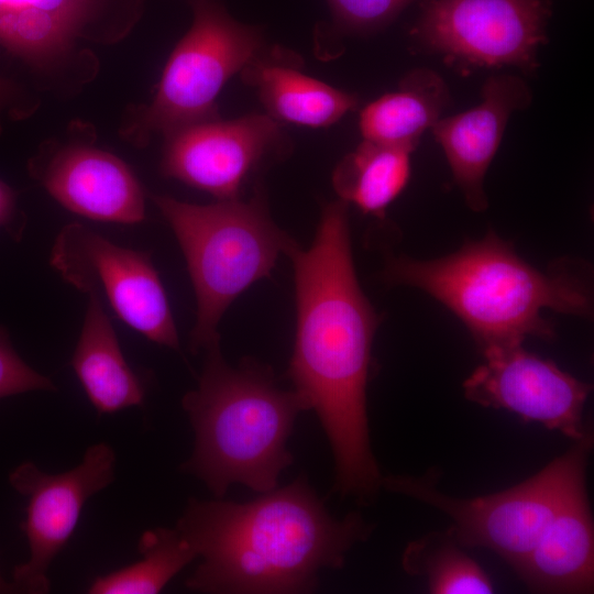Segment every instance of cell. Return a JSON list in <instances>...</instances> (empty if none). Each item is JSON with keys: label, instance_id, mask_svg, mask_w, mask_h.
Returning a JSON list of instances; mask_svg holds the SVG:
<instances>
[{"label": "cell", "instance_id": "6da1fadb", "mask_svg": "<svg viewBox=\"0 0 594 594\" xmlns=\"http://www.w3.org/2000/svg\"><path fill=\"white\" fill-rule=\"evenodd\" d=\"M349 205L324 206L306 250L289 252L295 271L297 324L288 375L316 410L336 462V491L369 502L382 485L371 450L366 385L378 316L354 270Z\"/></svg>", "mask_w": 594, "mask_h": 594}, {"label": "cell", "instance_id": "7a4b0ae2", "mask_svg": "<svg viewBox=\"0 0 594 594\" xmlns=\"http://www.w3.org/2000/svg\"><path fill=\"white\" fill-rule=\"evenodd\" d=\"M176 528L202 559L186 581L202 593L309 592L371 530L332 517L302 477L248 503L191 499Z\"/></svg>", "mask_w": 594, "mask_h": 594}, {"label": "cell", "instance_id": "3957f363", "mask_svg": "<svg viewBox=\"0 0 594 594\" xmlns=\"http://www.w3.org/2000/svg\"><path fill=\"white\" fill-rule=\"evenodd\" d=\"M384 278L424 290L450 309L483 350L520 344L529 337L554 339L543 309L590 318L593 289L588 265L562 260L542 272L520 258L493 230L447 256L387 262Z\"/></svg>", "mask_w": 594, "mask_h": 594}, {"label": "cell", "instance_id": "277c9868", "mask_svg": "<svg viewBox=\"0 0 594 594\" xmlns=\"http://www.w3.org/2000/svg\"><path fill=\"white\" fill-rule=\"evenodd\" d=\"M205 350L198 387L182 400L195 431L194 452L183 469L217 498L235 483L270 492L293 461L286 442L308 407L295 389L279 388L268 369L253 361L229 365L219 341Z\"/></svg>", "mask_w": 594, "mask_h": 594}, {"label": "cell", "instance_id": "5b68a950", "mask_svg": "<svg viewBox=\"0 0 594 594\" xmlns=\"http://www.w3.org/2000/svg\"><path fill=\"white\" fill-rule=\"evenodd\" d=\"M186 260L197 301L190 349L219 341L218 324L230 304L270 276L278 256L296 243L271 219L262 190L249 201L195 205L151 195Z\"/></svg>", "mask_w": 594, "mask_h": 594}, {"label": "cell", "instance_id": "8992f818", "mask_svg": "<svg viewBox=\"0 0 594 594\" xmlns=\"http://www.w3.org/2000/svg\"><path fill=\"white\" fill-rule=\"evenodd\" d=\"M592 447L590 430L563 455L526 481L474 498L440 492L433 473L386 476L382 485L441 510L452 519L450 530L460 546L487 548L514 569L535 547L566 497L585 484Z\"/></svg>", "mask_w": 594, "mask_h": 594}, {"label": "cell", "instance_id": "52a82bcc", "mask_svg": "<svg viewBox=\"0 0 594 594\" xmlns=\"http://www.w3.org/2000/svg\"><path fill=\"white\" fill-rule=\"evenodd\" d=\"M193 23L175 46L152 102L136 111L123 135L145 145L188 125L217 119L216 100L227 81L270 46L262 26L235 20L220 0H189Z\"/></svg>", "mask_w": 594, "mask_h": 594}, {"label": "cell", "instance_id": "ba28073f", "mask_svg": "<svg viewBox=\"0 0 594 594\" xmlns=\"http://www.w3.org/2000/svg\"><path fill=\"white\" fill-rule=\"evenodd\" d=\"M551 15V0H425L410 35L450 66L528 75L540 66Z\"/></svg>", "mask_w": 594, "mask_h": 594}, {"label": "cell", "instance_id": "9c48e42d", "mask_svg": "<svg viewBox=\"0 0 594 594\" xmlns=\"http://www.w3.org/2000/svg\"><path fill=\"white\" fill-rule=\"evenodd\" d=\"M50 265L77 290L103 298L117 318L150 341L179 349L167 296L148 252L118 245L70 222L55 238Z\"/></svg>", "mask_w": 594, "mask_h": 594}, {"label": "cell", "instance_id": "30bf717a", "mask_svg": "<svg viewBox=\"0 0 594 594\" xmlns=\"http://www.w3.org/2000/svg\"><path fill=\"white\" fill-rule=\"evenodd\" d=\"M114 465L112 448L98 442L67 472L47 474L31 461L11 471L10 485L28 498L21 529L30 549L29 560L12 572L15 593L50 592L47 571L52 561L73 535L87 499L113 482Z\"/></svg>", "mask_w": 594, "mask_h": 594}, {"label": "cell", "instance_id": "8fae6325", "mask_svg": "<svg viewBox=\"0 0 594 594\" xmlns=\"http://www.w3.org/2000/svg\"><path fill=\"white\" fill-rule=\"evenodd\" d=\"M289 146L280 123L267 113L217 118L169 135L161 172L218 200L238 199L251 174Z\"/></svg>", "mask_w": 594, "mask_h": 594}, {"label": "cell", "instance_id": "7c38bea8", "mask_svg": "<svg viewBox=\"0 0 594 594\" xmlns=\"http://www.w3.org/2000/svg\"><path fill=\"white\" fill-rule=\"evenodd\" d=\"M485 361L464 381V396L483 407L507 409L525 421L559 430L576 441L590 427L583 424L592 386L562 371L554 362L520 344L488 346Z\"/></svg>", "mask_w": 594, "mask_h": 594}, {"label": "cell", "instance_id": "4fadbf2b", "mask_svg": "<svg viewBox=\"0 0 594 594\" xmlns=\"http://www.w3.org/2000/svg\"><path fill=\"white\" fill-rule=\"evenodd\" d=\"M30 174L67 210L97 221L135 224L145 218L142 187L118 156L63 146L30 161Z\"/></svg>", "mask_w": 594, "mask_h": 594}, {"label": "cell", "instance_id": "5bb4252c", "mask_svg": "<svg viewBox=\"0 0 594 594\" xmlns=\"http://www.w3.org/2000/svg\"><path fill=\"white\" fill-rule=\"evenodd\" d=\"M532 91L519 76H490L481 89V102L460 113L441 118L431 132L441 146L453 180L466 206L476 212L486 210L488 199L484 182L501 145L510 116L527 109Z\"/></svg>", "mask_w": 594, "mask_h": 594}, {"label": "cell", "instance_id": "9a60e30c", "mask_svg": "<svg viewBox=\"0 0 594 594\" xmlns=\"http://www.w3.org/2000/svg\"><path fill=\"white\" fill-rule=\"evenodd\" d=\"M514 570L534 592L593 591L594 527L585 484L566 497L535 547Z\"/></svg>", "mask_w": 594, "mask_h": 594}, {"label": "cell", "instance_id": "2e32d148", "mask_svg": "<svg viewBox=\"0 0 594 594\" xmlns=\"http://www.w3.org/2000/svg\"><path fill=\"white\" fill-rule=\"evenodd\" d=\"M300 68L296 54L270 46L241 75L256 89L266 113L279 123L327 128L358 107L356 95L305 75Z\"/></svg>", "mask_w": 594, "mask_h": 594}, {"label": "cell", "instance_id": "e0dca14e", "mask_svg": "<svg viewBox=\"0 0 594 594\" xmlns=\"http://www.w3.org/2000/svg\"><path fill=\"white\" fill-rule=\"evenodd\" d=\"M107 0H0V45L38 68L65 59Z\"/></svg>", "mask_w": 594, "mask_h": 594}, {"label": "cell", "instance_id": "ac0fdd59", "mask_svg": "<svg viewBox=\"0 0 594 594\" xmlns=\"http://www.w3.org/2000/svg\"><path fill=\"white\" fill-rule=\"evenodd\" d=\"M88 296L69 365L99 415L140 406L144 399V385L122 353L102 300L95 293Z\"/></svg>", "mask_w": 594, "mask_h": 594}, {"label": "cell", "instance_id": "d6986e66", "mask_svg": "<svg viewBox=\"0 0 594 594\" xmlns=\"http://www.w3.org/2000/svg\"><path fill=\"white\" fill-rule=\"evenodd\" d=\"M451 95L433 69L418 67L406 73L395 91L366 105L360 112L363 140L413 153L422 134L441 119Z\"/></svg>", "mask_w": 594, "mask_h": 594}, {"label": "cell", "instance_id": "ffe728a7", "mask_svg": "<svg viewBox=\"0 0 594 594\" xmlns=\"http://www.w3.org/2000/svg\"><path fill=\"white\" fill-rule=\"evenodd\" d=\"M410 152L363 140L338 163L332 186L339 199L383 218L410 177Z\"/></svg>", "mask_w": 594, "mask_h": 594}, {"label": "cell", "instance_id": "44dd1931", "mask_svg": "<svg viewBox=\"0 0 594 594\" xmlns=\"http://www.w3.org/2000/svg\"><path fill=\"white\" fill-rule=\"evenodd\" d=\"M138 550L142 559L109 574L98 576L90 594H156L197 558L183 534L175 528L146 530Z\"/></svg>", "mask_w": 594, "mask_h": 594}, {"label": "cell", "instance_id": "7402d4cb", "mask_svg": "<svg viewBox=\"0 0 594 594\" xmlns=\"http://www.w3.org/2000/svg\"><path fill=\"white\" fill-rule=\"evenodd\" d=\"M402 562L408 574L426 579L432 594L494 592L490 576L460 548L450 529L411 541Z\"/></svg>", "mask_w": 594, "mask_h": 594}, {"label": "cell", "instance_id": "603a6c76", "mask_svg": "<svg viewBox=\"0 0 594 594\" xmlns=\"http://www.w3.org/2000/svg\"><path fill=\"white\" fill-rule=\"evenodd\" d=\"M416 0H327L332 36H370L386 29Z\"/></svg>", "mask_w": 594, "mask_h": 594}, {"label": "cell", "instance_id": "cb8c5ba5", "mask_svg": "<svg viewBox=\"0 0 594 594\" xmlns=\"http://www.w3.org/2000/svg\"><path fill=\"white\" fill-rule=\"evenodd\" d=\"M50 377L29 366L15 352L9 332L0 327V398L31 391H56Z\"/></svg>", "mask_w": 594, "mask_h": 594}, {"label": "cell", "instance_id": "d4e9b609", "mask_svg": "<svg viewBox=\"0 0 594 594\" xmlns=\"http://www.w3.org/2000/svg\"><path fill=\"white\" fill-rule=\"evenodd\" d=\"M23 220L16 208V193L0 180V229H4L14 240L19 241L24 229Z\"/></svg>", "mask_w": 594, "mask_h": 594}, {"label": "cell", "instance_id": "484cf974", "mask_svg": "<svg viewBox=\"0 0 594 594\" xmlns=\"http://www.w3.org/2000/svg\"><path fill=\"white\" fill-rule=\"evenodd\" d=\"M14 89L12 85L0 78V110L1 107L11 99Z\"/></svg>", "mask_w": 594, "mask_h": 594}, {"label": "cell", "instance_id": "4316f807", "mask_svg": "<svg viewBox=\"0 0 594 594\" xmlns=\"http://www.w3.org/2000/svg\"><path fill=\"white\" fill-rule=\"evenodd\" d=\"M0 593H15L12 583H8L0 574Z\"/></svg>", "mask_w": 594, "mask_h": 594}]
</instances>
